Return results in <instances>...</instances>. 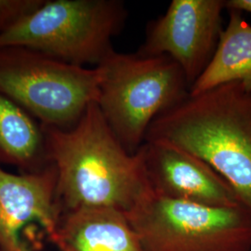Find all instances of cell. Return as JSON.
Instances as JSON below:
<instances>
[{
	"instance_id": "obj_1",
	"label": "cell",
	"mask_w": 251,
	"mask_h": 251,
	"mask_svg": "<svg viewBox=\"0 0 251 251\" xmlns=\"http://www.w3.org/2000/svg\"><path fill=\"white\" fill-rule=\"evenodd\" d=\"M46 152L57 171L62 212L110 207L126 214L152 193L140 153L119 142L97 102L69 128L42 126Z\"/></svg>"
},
{
	"instance_id": "obj_2",
	"label": "cell",
	"mask_w": 251,
	"mask_h": 251,
	"mask_svg": "<svg viewBox=\"0 0 251 251\" xmlns=\"http://www.w3.org/2000/svg\"><path fill=\"white\" fill-rule=\"evenodd\" d=\"M145 141L171 144L206 162L251 216V90L241 82L189 94L152 121Z\"/></svg>"
},
{
	"instance_id": "obj_3",
	"label": "cell",
	"mask_w": 251,
	"mask_h": 251,
	"mask_svg": "<svg viewBox=\"0 0 251 251\" xmlns=\"http://www.w3.org/2000/svg\"><path fill=\"white\" fill-rule=\"evenodd\" d=\"M99 66L97 104L119 142L134 154L152 121L188 96V81L169 56L115 51Z\"/></svg>"
},
{
	"instance_id": "obj_4",
	"label": "cell",
	"mask_w": 251,
	"mask_h": 251,
	"mask_svg": "<svg viewBox=\"0 0 251 251\" xmlns=\"http://www.w3.org/2000/svg\"><path fill=\"white\" fill-rule=\"evenodd\" d=\"M126 17L125 4L118 0H45L0 34V48L24 47L64 63L97 67L115 52L112 41Z\"/></svg>"
},
{
	"instance_id": "obj_5",
	"label": "cell",
	"mask_w": 251,
	"mask_h": 251,
	"mask_svg": "<svg viewBox=\"0 0 251 251\" xmlns=\"http://www.w3.org/2000/svg\"><path fill=\"white\" fill-rule=\"evenodd\" d=\"M101 69L64 63L24 47L0 48V94L42 126L69 128L97 102Z\"/></svg>"
},
{
	"instance_id": "obj_6",
	"label": "cell",
	"mask_w": 251,
	"mask_h": 251,
	"mask_svg": "<svg viewBox=\"0 0 251 251\" xmlns=\"http://www.w3.org/2000/svg\"><path fill=\"white\" fill-rule=\"evenodd\" d=\"M126 216L146 251H251V216L242 206H205L152 192Z\"/></svg>"
},
{
	"instance_id": "obj_7",
	"label": "cell",
	"mask_w": 251,
	"mask_h": 251,
	"mask_svg": "<svg viewBox=\"0 0 251 251\" xmlns=\"http://www.w3.org/2000/svg\"><path fill=\"white\" fill-rule=\"evenodd\" d=\"M225 8L222 0H173L166 13L150 24L137 53L169 56L182 69L191 89L215 52Z\"/></svg>"
},
{
	"instance_id": "obj_8",
	"label": "cell",
	"mask_w": 251,
	"mask_h": 251,
	"mask_svg": "<svg viewBox=\"0 0 251 251\" xmlns=\"http://www.w3.org/2000/svg\"><path fill=\"white\" fill-rule=\"evenodd\" d=\"M137 152L153 194L208 206H241L228 182L198 156L156 141H145Z\"/></svg>"
},
{
	"instance_id": "obj_9",
	"label": "cell",
	"mask_w": 251,
	"mask_h": 251,
	"mask_svg": "<svg viewBox=\"0 0 251 251\" xmlns=\"http://www.w3.org/2000/svg\"><path fill=\"white\" fill-rule=\"evenodd\" d=\"M56 189L52 164L19 174L0 165V251H30L22 235L33 224L40 225L50 240L53 238L63 215Z\"/></svg>"
},
{
	"instance_id": "obj_10",
	"label": "cell",
	"mask_w": 251,
	"mask_h": 251,
	"mask_svg": "<svg viewBox=\"0 0 251 251\" xmlns=\"http://www.w3.org/2000/svg\"><path fill=\"white\" fill-rule=\"evenodd\" d=\"M50 241L59 251H146L125 212L110 207L63 213Z\"/></svg>"
},
{
	"instance_id": "obj_11",
	"label": "cell",
	"mask_w": 251,
	"mask_h": 251,
	"mask_svg": "<svg viewBox=\"0 0 251 251\" xmlns=\"http://www.w3.org/2000/svg\"><path fill=\"white\" fill-rule=\"evenodd\" d=\"M228 10V25L206 69L192 85L191 95L232 82H241L251 90V25L243 19L240 11Z\"/></svg>"
},
{
	"instance_id": "obj_12",
	"label": "cell",
	"mask_w": 251,
	"mask_h": 251,
	"mask_svg": "<svg viewBox=\"0 0 251 251\" xmlns=\"http://www.w3.org/2000/svg\"><path fill=\"white\" fill-rule=\"evenodd\" d=\"M33 172L50 163L42 125L24 108L0 94V165Z\"/></svg>"
},
{
	"instance_id": "obj_13",
	"label": "cell",
	"mask_w": 251,
	"mask_h": 251,
	"mask_svg": "<svg viewBox=\"0 0 251 251\" xmlns=\"http://www.w3.org/2000/svg\"><path fill=\"white\" fill-rule=\"evenodd\" d=\"M45 0H0V34L16 26Z\"/></svg>"
},
{
	"instance_id": "obj_14",
	"label": "cell",
	"mask_w": 251,
	"mask_h": 251,
	"mask_svg": "<svg viewBox=\"0 0 251 251\" xmlns=\"http://www.w3.org/2000/svg\"><path fill=\"white\" fill-rule=\"evenodd\" d=\"M225 8L251 13V0H228L225 1Z\"/></svg>"
}]
</instances>
